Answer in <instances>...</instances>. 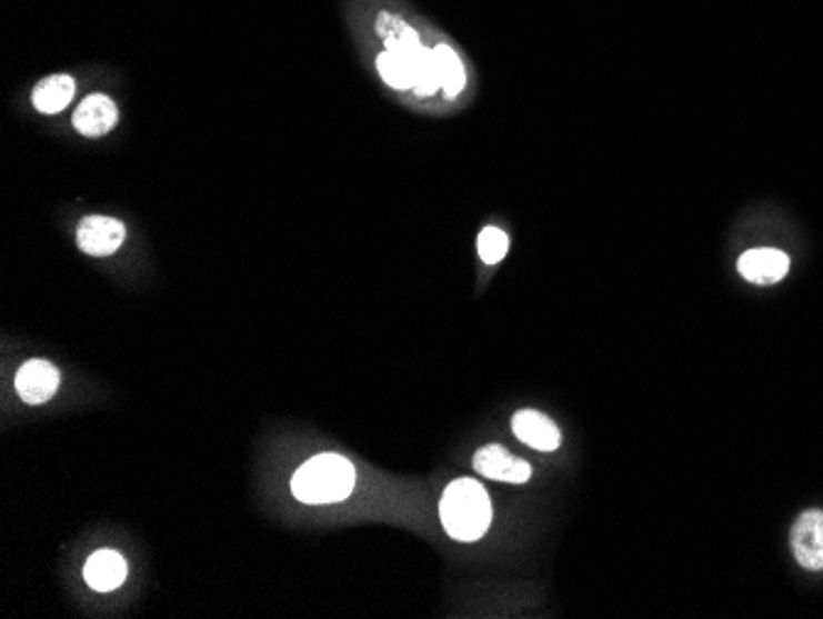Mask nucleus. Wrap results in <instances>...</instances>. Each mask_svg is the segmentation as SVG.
Masks as SVG:
<instances>
[{
    "mask_svg": "<svg viewBox=\"0 0 823 619\" xmlns=\"http://www.w3.org/2000/svg\"><path fill=\"white\" fill-rule=\"evenodd\" d=\"M84 580L97 592H111L127 580V560L117 550H97L84 566Z\"/></svg>",
    "mask_w": 823,
    "mask_h": 619,
    "instance_id": "9d476101",
    "label": "nucleus"
},
{
    "mask_svg": "<svg viewBox=\"0 0 823 619\" xmlns=\"http://www.w3.org/2000/svg\"><path fill=\"white\" fill-rule=\"evenodd\" d=\"M60 388V370L54 368L50 360H28L26 366L18 370L16 390L18 396L28 405H40L54 398Z\"/></svg>",
    "mask_w": 823,
    "mask_h": 619,
    "instance_id": "423d86ee",
    "label": "nucleus"
},
{
    "mask_svg": "<svg viewBox=\"0 0 823 619\" xmlns=\"http://www.w3.org/2000/svg\"><path fill=\"white\" fill-rule=\"evenodd\" d=\"M123 238H127V230H123V224L114 218H101V216L84 218L77 230L79 250L92 257L114 254L121 247Z\"/></svg>",
    "mask_w": 823,
    "mask_h": 619,
    "instance_id": "39448f33",
    "label": "nucleus"
},
{
    "mask_svg": "<svg viewBox=\"0 0 823 619\" xmlns=\"http://www.w3.org/2000/svg\"><path fill=\"white\" fill-rule=\"evenodd\" d=\"M434 60H436L439 80H442L446 97H456L466 84V72H464V64H461L459 60V54L451 50L449 44H436Z\"/></svg>",
    "mask_w": 823,
    "mask_h": 619,
    "instance_id": "ddd939ff",
    "label": "nucleus"
},
{
    "mask_svg": "<svg viewBox=\"0 0 823 619\" xmlns=\"http://www.w3.org/2000/svg\"><path fill=\"white\" fill-rule=\"evenodd\" d=\"M375 30L378 36L385 40L388 50L400 54V58L404 60H414L416 52L422 50L420 44V36L408 26V22L400 20L398 16H390V13H380L378 16V22H375Z\"/></svg>",
    "mask_w": 823,
    "mask_h": 619,
    "instance_id": "9b49d317",
    "label": "nucleus"
},
{
    "mask_svg": "<svg viewBox=\"0 0 823 619\" xmlns=\"http://www.w3.org/2000/svg\"><path fill=\"white\" fill-rule=\"evenodd\" d=\"M511 427L518 440L538 449V452H555L562 442L558 425L535 410L515 412Z\"/></svg>",
    "mask_w": 823,
    "mask_h": 619,
    "instance_id": "0eeeda50",
    "label": "nucleus"
},
{
    "mask_svg": "<svg viewBox=\"0 0 823 619\" xmlns=\"http://www.w3.org/2000/svg\"><path fill=\"white\" fill-rule=\"evenodd\" d=\"M509 234L499 228H486L479 234V254L486 264L501 262L505 252H509Z\"/></svg>",
    "mask_w": 823,
    "mask_h": 619,
    "instance_id": "dca6fc26",
    "label": "nucleus"
},
{
    "mask_svg": "<svg viewBox=\"0 0 823 619\" xmlns=\"http://www.w3.org/2000/svg\"><path fill=\"white\" fill-rule=\"evenodd\" d=\"M77 84L70 74H54L42 80L36 92H32V104H36L38 111L42 114H58L70 101L74 99Z\"/></svg>",
    "mask_w": 823,
    "mask_h": 619,
    "instance_id": "f8f14e48",
    "label": "nucleus"
},
{
    "mask_svg": "<svg viewBox=\"0 0 823 619\" xmlns=\"http://www.w3.org/2000/svg\"><path fill=\"white\" fill-rule=\"evenodd\" d=\"M794 558L806 570H823V511H806L792 528Z\"/></svg>",
    "mask_w": 823,
    "mask_h": 619,
    "instance_id": "20e7f679",
    "label": "nucleus"
},
{
    "mask_svg": "<svg viewBox=\"0 0 823 619\" xmlns=\"http://www.w3.org/2000/svg\"><path fill=\"white\" fill-rule=\"evenodd\" d=\"M378 72L394 89H414V60H404L400 54L385 50L378 58Z\"/></svg>",
    "mask_w": 823,
    "mask_h": 619,
    "instance_id": "4468645a",
    "label": "nucleus"
},
{
    "mask_svg": "<svg viewBox=\"0 0 823 619\" xmlns=\"http://www.w3.org/2000/svg\"><path fill=\"white\" fill-rule=\"evenodd\" d=\"M473 469H476L481 477L509 483H525L533 477V467H530L525 459L511 455L509 449L501 445L481 447L476 457H473Z\"/></svg>",
    "mask_w": 823,
    "mask_h": 619,
    "instance_id": "7ed1b4c3",
    "label": "nucleus"
},
{
    "mask_svg": "<svg viewBox=\"0 0 823 619\" xmlns=\"http://www.w3.org/2000/svg\"><path fill=\"white\" fill-rule=\"evenodd\" d=\"M439 516H442V526L451 538L469 543V540H479L489 531L493 506L486 489L476 479H456L444 491Z\"/></svg>",
    "mask_w": 823,
    "mask_h": 619,
    "instance_id": "f257e3e1",
    "label": "nucleus"
},
{
    "mask_svg": "<svg viewBox=\"0 0 823 619\" xmlns=\"http://www.w3.org/2000/svg\"><path fill=\"white\" fill-rule=\"evenodd\" d=\"M442 87L434 60V50L422 48L414 58V92L420 97H432Z\"/></svg>",
    "mask_w": 823,
    "mask_h": 619,
    "instance_id": "2eb2a0df",
    "label": "nucleus"
},
{
    "mask_svg": "<svg viewBox=\"0 0 823 619\" xmlns=\"http://www.w3.org/2000/svg\"><path fill=\"white\" fill-rule=\"evenodd\" d=\"M737 269L752 284H776L789 272V257L782 250L760 247V250H747L742 254Z\"/></svg>",
    "mask_w": 823,
    "mask_h": 619,
    "instance_id": "6e6552de",
    "label": "nucleus"
},
{
    "mask_svg": "<svg viewBox=\"0 0 823 619\" xmlns=\"http://www.w3.org/2000/svg\"><path fill=\"white\" fill-rule=\"evenodd\" d=\"M117 121H119L117 104L104 94L87 97L82 104L77 107L74 119H72L74 129L82 133V137H89V139L104 137V133H109L111 129L117 127Z\"/></svg>",
    "mask_w": 823,
    "mask_h": 619,
    "instance_id": "1a4fd4ad",
    "label": "nucleus"
},
{
    "mask_svg": "<svg viewBox=\"0 0 823 619\" xmlns=\"http://www.w3.org/2000/svg\"><path fill=\"white\" fill-rule=\"evenodd\" d=\"M355 487V469L341 455H319L303 465L294 479L291 491L303 503H335L351 497Z\"/></svg>",
    "mask_w": 823,
    "mask_h": 619,
    "instance_id": "f03ea898",
    "label": "nucleus"
}]
</instances>
